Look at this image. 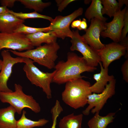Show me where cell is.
Here are the masks:
<instances>
[{
	"mask_svg": "<svg viewBox=\"0 0 128 128\" xmlns=\"http://www.w3.org/2000/svg\"><path fill=\"white\" fill-rule=\"evenodd\" d=\"M99 64L101 71L99 73L94 75L93 78L96 82L90 87L92 93L98 94L101 92L109 82L114 78L113 75H109L108 68H103L101 62Z\"/></svg>",
	"mask_w": 128,
	"mask_h": 128,
	"instance_id": "5bb4252c",
	"label": "cell"
},
{
	"mask_svg": "<svg viewBox=\"0 0 128 128\" xmlns=\"http://www.w3.org/2000/svg\"><path fill=\"white\" fill-rule=\"evenodd\" d=\"M99 113H95L94 115L88 121L89 128H107L108 125L113 122L115 113H110L104 116H100Z\"/></svg>",
	"mask_w": 128,
	"mask_h": 128,
	"instance_id": "ac0fdd59",
	"label": "cell"
},
{
	"mask_svg": "<svg viewBox=\"0 0 128 128\" xmlns=\"http://www.w3.org/2000/svg\"><path fill=\"white\" fill-rule=\"evenodd\" d=\"M63 111V108L60 103L58 102H55L54 105L51 110L53 122L51 128H56L57 119Z\"/></svg>",
	"mask_w": 128,
	"mask_h": 128,
	"instance_id": "484cf974",
	"label": "cell"
},
{
	"mask_svg": "<svg viewBox=\"0 0 128 128\" xmlns=\"http://www.w3.org/2000/svg\"><path fill=\"white\" fill-rule=\"evenodd\" d=\"M34 47L24 34L13 32H0V51L3 49L21 51L34 49Z\"/></svg>",
	"mask_w": 128,
	"mask_h": 128,
	"instance_id": "9c48e42d",
	"label": "cell"
},
{
	"mask_svg": "<svg viewBox=\"0 0 128 128\" xmlns=\"http://www.w3.org/2000/svg\"><path fill=\"white\" fill-rule=\"evenodd\" d=\"M59 48V45L56 42L45 44L35 49L23 52L12 50L9 51L18 56L28 58L34 62L51 69L54 68L55 62L58 57L57 52Z\"/></svg>",
	"mask_w": 128,
	"mask_h": 128,
	"instance_id": "3957f363",
	"label": "cell"
},
{
	"mask_svg": "<svg viewBox=\"0 0 128 128\" xmlns=\"http://www.w3.org/2000/svg\"><path fill=\"white\" fill-rule=\"evenodd\" d=\"M83 11V8L80 7L68 15L56 16L50 22L49 32L53 33L57 38L63 40L66 37L71 38L73 32L70 29V25L75 19L82 15Z\"/></svg>",
	"mask_w": 128,
	"mask_h": 128,
	"instance_id": "52a82bcc",
	"label": "cell"
},
{
	"mask_svg": "<svg viewBox=\"0 0 128 128\" xmlns=\"http://www.w3.org/2000/svg\"><path fill=\"white\" fill-rule=\"evenodd\" d=\"M81 21V20L80 18L73 21L71 24V27L73 28H78L80 26Z\"/></svg>",
	"mask_w": 128,
	"mask_h": 128,
	"instance_id": "1f68e13d",
	"label": "cell"
},
{
	"mask_svg": "<svg viewBox=\"0 0 128 128\" xmlns=\"http://www.w3.org/2000/svg\"><path fill=\"white\" fill-rule=\"evenodd\" d=\"M127 8L126 6L122 10H119L114 14L111 21L105 23L106 29L100 34L102 37L109 38L114 42L118 43L120 41L124 16Z\"/></svg>",
	"mask_w": 128,
	"mask_h": 128,
	"instance_id": "7c38bea8",
	"label": "cell"
},
{
	"mask_svg": "<svg viewBox=\"0 0 128 128\" xmlns=\"http://www.w3.org/2000/svg\"><path fill=\"white\" fill-rule=\"evenodd\" d=\"M90 21L89 27L85 31V33L82 36L88 45L98 51L105 45L101 42L100 37L101 32L106 29V22L96 18Z\"/></svg>",
	"mask_w": 128,
	"mask_h": 128,
	"instance_id": "4fadbf2b",
	"label": "cell"
},
{
	"mask_svg": "<svg viewBox=\"0 0 128 128\" xmlns=\"http://www.w3.org/2000/svg\"><path fill=\"white\" fill-rule=\"evenodd\" d=\"M8 9L7 7L3 6H0V15L8 12Z\"/></svg>",
	"mask_w": 128,
	"mask_h": 128,
	"instance_id": "836d02e7",
	"label": "cell"
},
{
	"mask_svg": "<svg viewBox=\"0 0 128 128\" xmlns=\"http://www.w3.org/2000/svg\"><path fill=\"white\" fill-rule=\"evenodd\" d=\"M3 63L0 73V92H11L13 91L7 86V82L12 72L14 66L19 63H24L26 58L17 56L13 57L9 51L4 50L1 53Z\"/></svg>",
	"mask_w": 128,
	"mask_h": 128,
	"instance_id": "30bf717a",
	"label": "cell"
},
{
	"mask_svg": "<svg viewBox=\"0 0 128 128\" xmlns=\"http://www.w3.org/2000/svg\"><path fill=\"white\" fill-rule=\"evenodd\" d=\"M83 114L75 115L73 113L65 116L59 122V128H82Z\"/></svg>",
	"mask_w": 128,
	"mask_h": 128,
	"instance_id": "ffe728a7",
	"label": "cell"
},
{
	"mask_svg": "<svg viewBox=\"0 0 128 128\" xmlns=\"http://www.w3.org/2000/svg\"><path fill=\"white\" fill-rule=\"evenodd\" d=\"M75 1V0H56L55 1L58 7V10L61 12L69 4Z\"/></svg>",
	"mask_w": 128,
	"mask_h": 128,
	"instance_id": "83f0119b",
	"label": "cell"
},
{
	"mask_svg": "<svg viewBox=\"0 0 128 128\" xmlns=\"http://www.w3.org/2000/svg\"><path fill=\"white\" fill-rule=\"evenodd\" d=\"M103 5L101 13L103 15L106 14L110 17H113L114 14L120 9L118 3L116 0H101Z\"/></svg>",
	"mask_w": 128,
	"mask_h": 128,
	"instance_id": "7402d4cb",
	"label": "cell"
},
{
	"mask_svg": "<svg viewBox=\"0 0 128 128\" xmlns=\"http://www.w3.org/2000/svg\"><path fill=\"white\" fill-rule=\"evenodd\" d=\"M103 67L108 68L113 61L119 59L125 55L128 59V48L118 43L113 42L105 45L104 47L98 51Z\"/></svg>",
	"mask_w": 128,
	"mask_h": 128,
	"instance_id": "8fae6325",
	"label": "cell"
},
{
	"mask_svg": "<svg viewBox=\"0 0 128 128\" xmlns=\"http://www.w3.org/2000/svg\"><path fill=\"white\" fill-rule=\"evenodd\" d=\"M26 35L34 47L39 46L43 43L50 44L56 42L57 37L53 33L49 32H40Z\"/></svg>",
	"mask_w": 128,
	"mask_h": 128,
	"instance_id": "e0dca14e",
	"label": "cell"
},
{
	"mask_svg": "<svg viewBox=\"0 0 128 128\" xmlns=\"http://www.w3.org/2000/svg\"><path fill=\"white\" fill-rule=\"evenodd\" d=\"M87 27L86 20L85 18H83L81 20L80 26L77 29L80 30H83L85 31L87 29Z\"/></svg>",
	"mask_w": 128,
	"mask_h": 128,
	"instance_id": "4dcf8cb0",
	"label": "cell"
},
{
	"mask_svg": "<svg viewBox=\"0 0 128 128\" xmlns=\"http://www.w3.org/2000/svg\"><path fill=\"white\" fill-rule=\"evenodd\" d=\"M8 12L12 14L17 18L24 20L28 18H41L46 19L51 22L53 19L51 17L41 14L37 12H34L27 13L16 12L8 9Z\"/></svg>",
	"mask_w": 128,
	"mask_h": 128,
	"instance_id": "cb8c5ba5",
	"label": "cell"
},
{
	"mask_svg": "<svg viewBox=\"0 0 128 128\" xmlns=\"http://www.w3.org/2000/svg\"><path fill=\"white\" fill-rule=\"evenodd\" d=\"M83 77L66 82L62 93L63 102L75 109L84 107L87 104L88 96L92 93L90 88V83L83 79Z\"/></svg>",
	"mask_w": 128,
	"mask_h": 128,
	"instance_id": "7a4b0ae2",
	"label": "cell"
},
{
	"mask_svg": "<svg viewBox=\"0 0 128 128\" xmlns=\"http://www.w3.org/2000/svg\"><path fill=\"white\" fill-rule=\"evenodd\" d=\"M14 86V91L0 92V101L3 103L9 104L19 114H22L25 108L30 109L36 113H39L41 111L40 106L32 96L25 94L20 84L15 83Z\"/></svg>",
	"mask_w": 128,
	"mask_h": 128,
	"instance_id": "277c9868",
	"label": "cell"
},
{
	"mask_svg": "<svg viewBox=\"0 0 128 128\" xmlns=\"http://www.w3.org/2000/svg\"><path fill=\"white\" fill-rule=\"evenodd\" d=\"M16 113L15 109L11 105L0 109V128H16Z\"/></svg>",
	"mask_w": 128,
	"mask_h": 128,
	"instance_id": "2e32d148",
	"label": "cell"
},
{
	"mask_svg": "<svg viewBox=\"0 0 128 128\" xmlns=\"http://www.w3.org/2000/svg\"><path fill=\"white\" fill-rule=\"evenodd\" d=\"M50 29V28L49 26L45 27H34L27 26L23 23L18 27L14 32L28 35L40 32H49Z\"/></svg>",
	"mask_w": 128,
	"mask_h": 128,
	"instance_id": "d4e9b609",
	"label": "cell"
},
{
	"mask_svg": "<svg viewBox=\"0 0 128 128\" xmlns=\"http://www.w3.org/2000/svg\"><path fill=\"white\" fill-rule=\"evenodd\" d=\"M123 79L127 82H128V59L124 62L121 67Z\"/></svg>",
	"mask_w": 128,
	"mask_h": 128,
	"instance_id": "f1b7e54d",
	"label": "cell"
},
{
	"mask_svg": "<svg viewBox=\"0 0 128 128\" xmlns=\"http://www.w3.org/2000/svg\"><path fill=\"white\" fill-rule=\"evenodd\" d=\"M92 0H84V3L86 4H88L89 3L91 2V1Z\"/></svg>",
	"mask_w": 128,
	"mask_h": 128,
	"instance_id": "d590c367",
	"label": "cell"
},
{
	"mask_svg": "<svg viewBox=\"0 0 128 128\" xmlns=\"http://www.w3.org/2000/svg\"><path fill=\"white\" fill-rule=\"evenodd\" d=\"M91 4L86 9L85 16L89 21L94 18L106 22L107 19L103 16L101 13L103 6L101 0H92Z\"/></svg>",
	"mask_w": 128,
	"mask_h": 128,
	"instance_id": "d6986e66",
	"label": "cell"
},
{
	"mask_svg": "<svg viewBox=\"0 0 128 128\" xmlns=\"http://www.w3.org/2000/svg\"><path fill=\"white\" fill-rule=\"evenodd\" d=\"M24 21L19 19L9 12L0 15V32L10 33L14 32Z\"/></svg>",
	"mask_w": 128,
	"mask_h": 128,
	"instance_id": "9a60e30c",
	"label": "cell"
},
{
	"mask_svg": "<svg viewBox=\"0 0 128 128\" xmlns=\"http://www.w3.org/2000/svg\"><path fill=\"white\" fill-rule=\"evenodd\" d=\"M72 37L70 40L71 51H78L82 55L83 58L90 66L96 67L101 62L98 51L89 46L82 37L79 34L78 30L72 31Z\"/></svg>",
	"mask_w": 128,
	"mask_h": 128,
	"instance_id": "8992f818",
	"label": "cell"
},
{
	"mask_svg": "<svg viewBox=\"0 0 128 128\" xmlns=\"http://www.w3.org/2000/svg\"><path fill=\"white\" fill-rule=\"evenodd\" d=\"M27 8L33 9L37 12H41L43 9L50 6L51 4L50 2H43L41 0H18Z\"/></svg>",
	"mask_w": 128,
	"mask_h": 128,
	"instance_id": "603a6c76",
	"label": "cell"
},
{
	"mask_svg": "<svg viewBox=\"0 0 128 128\" xmlns=\"http://www.w3.org/2000/svg\"><path fill=\"white\" fill-rule=\"evenodd\" d=\"M128 32V8H127L124 16L123 25L121 33V40L126 37V36Z\"/></svg>",
	"mask_w": 128,
	"mask_h": 128,
	"instance_id": "4316f807",
	"label": "cell"
},
{
	"mask_svg": "<svg viewBox=\"0 0 128 128\" xmlns=\"http://www.w3.org/2000/svg\"><path fill=\"white\" fill-rule=\"evenodd\" d=\"M17 0H0L2 6L11 8L13 7L15 2Z\"/></svg>",
	"mask_w": 128,
	"mask_h": 128,
	"instance_id": "f546056e",
	"label": "cell"
},
{
	"mask_svg": "<svg viewBox=\"0 0 128 128\" xmlns=\"http://www.w3.org/2000/svg\"><path fill=\"white\" fill-rule=\"evenodd\" d=\"M31 59L26 58L23 70L28 79L32 84L41 88L48 99L52 98L51 83L55 73L44 72L41 71L34 64Z\"/></svg>",
	"mask_w": 128,
	"mask_h": 128,
	"instance_id": "5b68a950",
	"label": "cell"
},
{
	"mask_svg": "<svg viewBox=\"0 0 128 128\" xmlns=\"http://www.w3.org/2000/svg\"><path fill=\"white\" fill-rule=\"evenodd\" d=\"M118 3L120 9L123 6L124 4L126 6L128 7V0H119Z\"/></svg>",
	"mask_w": 128,
	"mask_h": 128,
	"instance_id": "d6a6232c",
	"label": "cell"
},
{
	"mask_svg": "<svg viewBox=\"0 0 128 128\" xmlns=\"http://www.w3.org/2000/svg\"><path fill=\"white\" fill-rule=\"evenodd\" d=\"M54 68L55 73L52 82L58 84L81 77V74L84 72H92L97 69L96 67L89 66L82 57L72 52L68 53L66 61H59Z\"/></svg>",
	"mask_w": 128,
	"mask_h": 128,
	"instance_id": "6da1fadb",
	"label": "cell"
},
{
	"mask_svg": "<svg viewBox=\"0 0 128 128\" xmlns=\"http://www.w3.org/2000/svg\"><path fill=\"white\" fill-rule=\"evenodd\" d=\"M3 63L2 60L0 59V70H1Z\"/></svg>",
	"mask_w": 128,
	"mask_h": 128,
	"instance_id": "e575fe53",
	"label": "cell"
},
{
	"mask_svg": "<svg viewBox=\"0 0 128 128\" xmlns=\"http://www.w3.org/2000/svg\"><path fill=\"white\" fill-rule=\"evenodd\" d=\"M116 83V80L114 78L109 82L101 92L98 94L93 93L89 95L87 103L88 105L83 111L82 114L88 115L91 110L93 114L100 112L108 99L114 95Z\"/></svg>",
	"mask_w": 128,
	"mask_h": 128,
	"instance_id": "ba28073f",
	"label": "cell"
},
{
	"mask_svg": "<svg viewBox=\"0 0 128 128\" xmlns=\"http://www.w3.org/2000/svg\"><path fill=\"white\" fill-rule=\"evenodd\" d=\"M26 111L23 110L20 119L17 120L16 128H33L44 126L49 121L44 118L41 119L37 121L32 120L27 118Z\"/></svg>",
	"mask_w": 128,
	"mask_h": 128,
	"instance_id": "44dd1931",
	"label": "cell"
}]
</instances>
